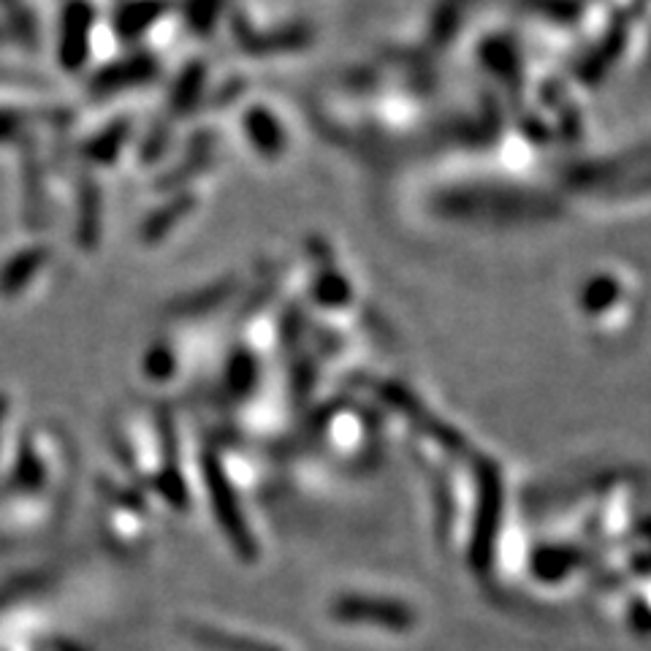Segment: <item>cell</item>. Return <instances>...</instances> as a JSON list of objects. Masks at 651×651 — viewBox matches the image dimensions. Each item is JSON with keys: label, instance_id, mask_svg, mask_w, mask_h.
<instances>
[{"label": "cell", "instance_id": "6da1fadb", "mask_svg": "<svg viewBox=\"0 0 651 651\" xmlns=\"http://www.w3.org/2000/svg\"><path fill=\"white\" fill-rule=\"evenodd\" d=\"M90 9H84L82 3H73L71 9L66 11L63 22V63L66 68H79V63L84 60V53H88V33H90Z\"/></svg>", "mask_w": 651, "mask_h": 651}, {"label": "cell", "instance_id": "7a4b0ae2", "mask_svg": "<svg viewBox=\"0 0 651 651\" xmlns=\"http://www.w3.org/2000/svg\"><path fill=\"white\" fill-rule=\"evenodd\" d=\"M44 264H47V251H27L11 258V264H5L0 271V297H16Z\"/></svg>", "mask_w": 651, "mask_h": 651}, {"label": "cell", "instance_id": "3957f363", "mask_svg": "<svg viewBox=\"0 0 651 651\" xmlns=\"http://www.w3.org/2000/svg\"><path fill=\"white\" fill-rule=\"evenodd\" d=\"M16 133V123L11 117L0 115V141H9Z\"/></svg>", "mask_w": 651, "mask_h": 651}]
</instances>
